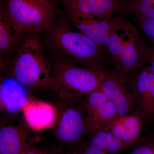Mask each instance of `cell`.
<instances>
[{
    "label": "cell",
    "instance_id": "6da1fadb",
    "mask_svg": "<svg viewBox=\"0 0 154 154\" xmlns=\"http://www.w3.org/2000/svg\"><path fill=\"white\" fill-rule=\"evenodd\" d=\"M49 37L51 47L60 61L104 70L112 63L107 50L69 25H55Z\"/></svg>",
    "mask_w": 154,
    "mask_h": 154
},
{
    "label": "cell",
    "instance_id": "7a4b0ae2",
    "mask_svg": "<svg viewBox=\"0 0 154 154\" xmlns=\"http://www.w3.org/2000/svg\"><path fill=\"white\" fill-rule=\"evenodd\" d=\"M51 68L46 89H51L61 100L77 99L98 90L106 70L63 61L56 63Z\"/></svg>",
    "mask_w": 154,
    "mask_h": 154
},
{
    "label": "cell",
    "instance_id": "3957f363",
    "mask_svg": "<svg viewBox=\"0 0 154 154\" xmlns=\"http://www.w3.org/2000/svg\"><path fill=\"white\" fill-rule=\"evenodd\" d=\"M52 68L41 42L36 35H30L15 57L12 71L13 79L28 88H47Z\"/></svg>",
    "mask_w": 154,
    "mask_h": 154
},
{
    "label": "cell",
    "instance_id": "277c9868",
    "mask_svg": "<svg viewBox=\"0 0 154 154\" xmlns=\"http://www.w3.org/2000/svg\"><path fill=\"white\" fill-rule=\"evenodd\" d=\"M81 98L61 100L57 106L58 116L53 127L59 148L66 152L74 151L84 143L87 115Z\"/></svg>",
    "mask_w": 154,
    "mask_h": 154
},
{
    "label": "cell",
    "instance_id": "5b68a950",
    "mask_svg": "<svg viewBox=\"0 0 154 154\" xmlns=\"http://www.w3.org/2000/svg\"><path fill=\"white\" fill-rule=\"evenodd\" d=\"M2 3L1 12L22 33L43 32L55 18L54 5L47 0H2Z\"/></svg>",
    "mask_w": 154,
    "mask_h": 154
},
{
    "label": "cell",
    "instance_id": "8992f818",
    "mask_svg": "<svg viewBox=\"0 0 154 154\" xmlns=\"http://www.w3.org/2000/svg\"><path fill=\"white\" fill-rule=\"evenodd\" d=\"M99 89L114 105L118 116L131 113L137 103L132 78L116 69L105 71Z\"/></svg>",
    "mask_w": 154,
    "mask_h": 154
},
{
    "label": "cell",
    "instance_id": "52a82bcc",
    "mask_svg": "<svg viewBox=\"0 0 154 154\" xmlns=\"http://www.w3.org/2000/svg\"><path fill=\"white\" fill-rule=\"evenodd\" d=\"M40 137L22 120L11 118L1 122L0 154H20L34 146Z\"/></svg>",
    "mask_w": 154,
    "mask_h": 154
},
{
    "label": "cell",
    "instance_id": "ba28073f",
    "mask_svg": "<svg viewBox=\"0 0 154 154\" xmlns=\"http://www.w3.org/2000/svg\"><path fill=\"white\" fill-rule=\"evenodd\" d=\"M147 46L137 28L127 20L125 28L121 55L114 69L130 75L141 69L145 63Z\"/></svg>",
    "mask_w": 154,
    "mask_h": 154
},
{
    "label": "cell",
    "instance_id": "9c48e42d",
    "mask_svg": "<svg viewBox=\"0 0 154 154\" xmlns=\"http://www.w3.org/2000/svg\"><path fill=\"white\" fill-rule=\"evenodd\" d=\"M68 17L74 28L107 51L110 33L122 18L118 16L100 18L85 15Z\"/></svg>",
    "mask_w": 154,
    "mask_h": 154
},
{
    "label": "cell",
    "instance_id": "30bf717a",
    "mask_svg": "<svg viewBox=\"0 0 154 154\" xmlns=\"http://www.w3.org/2000/svg\"><path fill=\"white\" fill-rule=\"evenodd\" d=\"M87 115L85 135L101 129L102 125L118 116L115 106L100 89L85 96Z\"/></svg>",
    "mask_w": 154,
    "mask_h": 154
},
{
    "label": "cell",
    "instance_id": "8fae6325",
    "mask_svg": "<svg viewBox=\"0 0 154 154\" xmlns=\"http://www.w3.org/2000/svg\"><path fill=\"white\" fill-rule=\"evenodd\" d=\"M68 15H89L100 18L125 14L123 0H61Z\"/></svg>",
    "mask_w": 154,
    "mask_h": 154
},
{
    "label": "cell",
    "instance_id": "7c38bea8",
    "mask_svg": "<svg viewBox=\"0 0 154 154\" xmlns=\"http://www.w3.org/2000/svg\"><path fill=\"white\" fill-rule=\"evenodd\" d=\"M143 116L139 113L117 116L104 123L100 130L108 131L122 141L134 146L143 139L141 134Z\"/></svg>",
    "mask_w": 154,
    "mask_h": 154
},
{
    "label": "cell",
    "instance_id": "4fadbf2b",
    "mask_svg": "<svg viewBox=\"0 0 154 154\" xmlns=\"http://www.w3.org/2000/svg\"><path fill=\"white\" fill-rule=\"evenodd\" d=\"M22 110L25 123L36 132L53 127L57 119V106L40 100L29 99Z\"/></svg>",
    "mask_w": 154,
    "mask_h": 154
},
{
    "label": "cell",
    "instance_id": "5bb4252c",
    "mask_svg": "<svg viewBox=\"0 0 154 154\" xmlns=\"http://www.w3.org/2000/svg\"><path fill=\"white\" fill-rule=\"evenodd\" d=\"M137 104L147 117L154 116V73L149 66L142 68L132 78Z\"/></svg>",
    "mask_w": 154,
    "mask_h": 154
},
{
    "label": "cell",
    "instance_id": "9a60e30c",
    "mask_svg": "<svg viewBox=\"0 0 154 154\" xmlns=\"http://www.w3.org/2000/svg\"><path fill=\"white\" fill-rule=\"evenodd\" d=\"M1 107L10 114L18 113L29 99L25 86L13 79H7L1 84Z\"/></svg>",
    "mask_w": 154,
    "mask_h": 154
},
{
    "label": "cell",
    "instance_id": "2e32d148",
    "mask_svg": "<svg viewBox=\"0 0 154 154\" xmlns=\"http://www.w3.org/2000/svg\"><path fill=\"white\" fill-rule=\"evenodd\" d=\"M88 136L89 138L84 142L87 145L109 154L134 147V146L119 140L110 132L104 130H99Z\"/></svg>",
    "mask_w": 154,
    "mask_h": 154
},
{
    "label": "cell",
    "instance_id": "e0dca14e",
    "mask_svg": "<svg viewBox=\"0 0 154 154\" xmlns=\"http://www.w3.org/2000/svg\"><path fill=\"white\" fill-rule=\"evenodd\" d=\"M22 32L8 17L1 11L0 15V51L6 53L13 47Z\"/></svg>",
    "mask_w": 154,
    "mask_h": 154
},
{
    "label": "cell",
    "instance_id": "ac0fdd59",
    "mask_svg": "<svg viewBox=\"0 0 154 154\" xmlns=\"http://www.w3.org/2000/svg\"><path fill=\"white\" fill-rule=\"evenodd\" d=\"M125 14L137 19H154V0H123Z\"/></svg>",
    "mask_w": 154,
    "mask_h": 154
},
{
    "label": "cell",
    "instance_id": "d6986e66",
    "mask_svg": "<svg viewBox=\"0 0 154 154\" xmlns=\"http://www.w3.org/2000/svg\"><path fill=\"white\" fill-rule=\"evenodd\" d=\"M135 21L141 32L154 45V19L135 18Z\"/></svg>",
    "mask_w": 154,
    "mask_h": 154
},
{
    "label": "cell",
    "instance_id": "ffe728a7",
    "mask_svg": "<svg viewBox=\"0 0 154 154\" xmlns=\"http://www.w3.org/2000/svg\"><path fill=\"white\" fill-rule=\"evenodd\" d=\"M128 154H154V139H143Z\"/></svg>",
    "mask_w": 154,
    "mask_h": 154
},
{
    "label": "cell",
    "instance_id": "44dd1931",
    "mask_svg": "<svg viewBox=\"0 0 154 154\" xmlns=\"http://www.w3.org/2000/svg\"><path fill=\"white\" fill-rule=\"evenodd\" d=\"M68 153L70 154H109L93 148L87 145L85 142L73 151Z\"/></svg>",
    "mask_w": 154,
    "mask_h": 154
},
{
    "label": "cell",
    "instance_id": "7402d4cb",
    "mask_svg": "<svg viewBox=\"0 0 154 154\" xmlns=\"http://www.w3.org/2000/svg\"><path fill=\"white\" fill-rule=\"evenodd\" d=\"M147 63L154 73V45L147 46L145 55V63Z\"/></svg>",
    "mask_w": 154,
    "mask_h": 154
},
{
    "label": "cell",
    "instance_id": "603a6c76",
    "mask_svg": "<svg viewBox=\"0 0 154 154\" xmlns=\"http://www.w3.org/2000/svg\"><path fill=\"white\" fill-rule=\"evenodd\" d=\"M47 150L41 149L33 146L20 154H47Z\"/></svg>",
    "mask_w": 154,
    "mask_h": 154
},
{
    "label": "cell",
    "instance_id": "cb8c5ba5",
    "mask_svg": "<svg viewBox=\"0 0 154 154\" xmlns=\"http://www.w3.org/2000/svg\"><path fill=\"white\" fill-rule=\"evenodd\" d=\"M47 154H70L63 151L59 148L47 150Z\"/></svg>",
    "mask_w": 154,
    "mask_h": 154
},
{
    "label": "cell",
    "instance_id": "d4e9b609",
    "mask_svg": "<svg viewBox=\"0 0 154 154\" xmlns=\"http://www.w3.org/2000/svg\"><path fill=\"white\" fill-rule=\"evenodd\" d=\"M47 1L53 3V4H54V0H47Z\"/></svg>",
    "mask_w": 154,
    "mask_h": 154
}]
</instances>
